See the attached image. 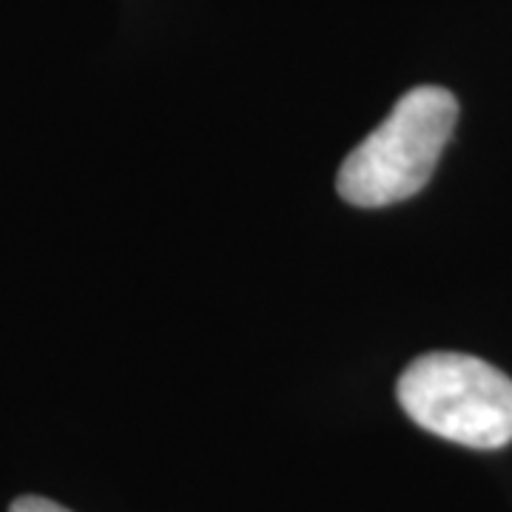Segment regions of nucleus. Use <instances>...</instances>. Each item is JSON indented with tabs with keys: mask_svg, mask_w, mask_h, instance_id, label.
Here are the masks:
<instances>
[{
	"mask_svg": "<svg viewBox=\"0 0 512 512\" xmlns=\"http://www.w3.org/2000/svg\"><path fill=\"white\" fill-rule=\"evenodd\" d=\"M458 100L441 86H419L393 106L390 117L348 154L336 188L356 208L410 200L430 183L453 137Z\"/></svg>",
	"mask_w": 512,
	"mask_h": 512,
	"instance_id": "f257e3e1",
	"label": "nucleus"
},
{
	"mask_svg": "<svg viewBox=\"0 0 512 512\" xmlns=\"http://www.w3.org/2000/svg\"><path fill=\"white\" fill-rule=\"evenodd\" d=\"M9 512H69L66 507H60L55 501H49V498H40V495H23L18 498L15 504H12V510Z\"/></svg>",
	"mask_w": 512,
	"mask_h": 512,
	"instance_id": "7ed1b4c3",
	"label": "nucleus"
},
{
	"mask_svg": "<svg viewBox=\"0 0 512 512\" xmlns=\"http://www.w3.org/2000/svg\"><path fill=\"white\" fill-rule=\"evenodd\" d=\"M402 410L421 430L473 450L512 441V379L467 353H424L396 384Z\"/></svg>",
	"mask_w": 512,
	"mask_h": 512,
	"instance_id": "f03ea898",
	"label": "nucleus"
}]
</instances>
